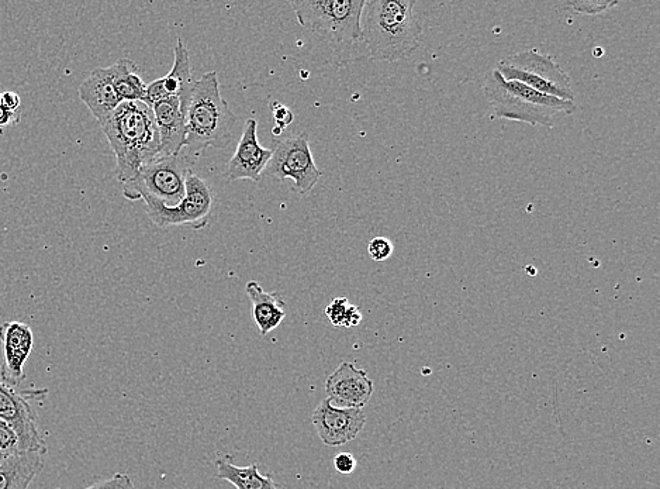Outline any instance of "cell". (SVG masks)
I'll return each mask as SVG.
<instances>
[{"label": "cell", "mask_w": 660, "mask_h": 489, "mask_svg": "<svg viewBox=\"0 0 660 489\" xmlns=\"http://www.w3.org/2000/svg\"><path fill=\"white\" fill-rule=\"evenodd\" d=\"M117 161V179L131 181L144 165L161 157L154 113L144 102H123L102 125Z\"/></svg>", "instance_id": "cell-1"}, {"label": "cell", "mask_w": 660, "mask_h": 489, "mask_svg": "<svg viewBox=\"0 0 660 489\" xmlns=\"http://www.w3.org/2000/svg\"><path fill=\"white\" fill-rule=\"evenodd\" d=\"M414 0H369L361 16L362 40L375 61L404 60L420 46L423 27Z\"/></svg>", "instance_id": "cell-2"}, {"label": "cell", "mask_w": 660, "mask_h": 489, "mask_svg": "<svg viewBox=\"0 0 660 489\" xmlns=\"http://www.w3.org/2000/svg\"><path fill=\"white\" fill-rule=\"evenodd\" d=\"M236 125L237 116L221 96L217 72L196 79L186 112L185 148L195 157L209 147L226 148L234 139Z\"/></svg>", "instance_id": "cell-3"}, {"label": "cell", "mask_w": 660, "mask_h": 489, "mask_svg": "<svg viewBox=\"0 0 660 489\" xmlns=\"http://www.w3.org/2000/svg\"><path fill=\"white\" fill-rule=\"evenodd\" d=\"M483 94L501 119L527 123L531 126H551L559 113H575V102L562 101L541 94L517 81H507L497 70L489 71L483 79Z\"/></svg>", "instance_id": "cell-4"}, {"label": "cell", "mask_w": 660, "mask_h": 489, "mask_svg": "<svg viewBox=\"0 0 660 489\" xmlns=\"http://www.w3.org/2000/svg\"><path fill=\"white\" fill-rule=\"evenodd\" d=\"M196 158L182 150L176 156L158 157L123 185L124 198L131 202L152 199L165 208H175L186 194L188 179Z\"/></svg>", "instance_id": "cell-5"}, {"label": "cell", "mask_w": 660, "mask_h": 489, "mask_svg": "<svg viewBox=\"0 0 660 489\" xmlns=\"http://www.w3.org/2000/svg\"><path fill=\"white\" fill-rule=\"evenodd\" d=\"M290 5L304 29L326 34L337 43L362 41L361 16L365 0H297Z\"/></svg>", "instance_id": "cell-6"}, {"label": "cell", "mask_w": 660, "mask_h": 489, "mask_svg": "<svg viewBox=\"0 0 660 489\" xmlns=\"http://www.w3.org/2000/svg\"><path fill=\"white\" fill-rule=\"evenodd\" d=\"M497 71L507 81H517L541 94L573 102L575 95L569 75L551 55L537 50L511 54L499 63Z\"/></svg>", "instance_id": "cell-7"}, {"label": "cell", "mask_w": 660, "mask_h": 489, "mask_svg": "<svg viewBox=\"0 0 660 489\" xmlns=\"http://www.w3.org/2000/svg\"><path fill=\"white\" fill-rule=\"evenodd\" d=\"M274 154L266 167L269 177L285 181L292 179L293 191L309 195L319 184L321 171L314 163L307 133L275 141Z\"/></svg>", "instance_id": "cell-8"}, {"label": "cell", "mask_w": 660, "mask_h": 489, "mask_svg": "<svg viewBox=\"0 0 660 489\" xmlns=\"http://www.w3.org/2000/svg\"><path fill=\"white\" fill-rule=\"evenodd\" d=\"M48 389L10 387L0 381V419L13 427L20 451L46 454V440L37 429V413L30 401L46 398Z\"/></svg>", "instance_id": "cell-9"}, {"label": "cell", "mask_w": 660, "mask_h": 489, "mask_svg": "<svg viewBox=\"0 0 660 489\" xmlns=\"http://www.w3.org/2000/svg\"><path fill=\"white\" fill-rule=\"evenodd\" d=\"M148 218L158 227L190 225L199 230L207 225L212 215L214 196L212 189L195 172L186 179V194L175 208H165L152 199H143Z\"/></svg>", "instance_id": "cell-10"}, {"label": "cell", "mask_w": 660, "mask_h": 489, "mask_svg": "<svg viewBox=\"0 0 660 489\" xmlns=\"http://www.w3.org/2000/svg\"><path fill=\"white\" fill-rule=\"evenodd\" d=\"M312 420L321 442L340 447L357 439L364 429L366 415L362 409L337 408L326 398L314 409Z\"/></svg>", "instance_id": "cell-11"}, {"label": "cell", "mask_w": 660, "mask_h": 489, "mask_svg": "<svg viewBox=\"0 0 660 489\" xmlns=\"http://www.w3.org/2000/svg\"><path fill=\"white\" fill-rule=\"evenodd\" d=\"M0 343L3 363L0 365V381L10 387H22L26 374L24 365L34 347L30 326L22 322H6L0 326Z\"/></svg>", "instance_id": "cell-12"}, {"label": "cell", "mask_w": 660, "mask_h": 489, "mask_svg": "<svg viewBox=\"0 0 660 489\" xmlns=\"http://www.w3.org/2000/svg\"><path fill=\"white\" fill-rule=\"evenodd\" d=\"M328 401L337 408L362 409L373 394V382L366 371L344 361L326 381Z\"/></svg>", "instance_id": "cell-13"}, {"label": "cell", "mask_w": 660, "mask_h": 489, "mask_svg": "<svg viewBox=\"0 0 660 489\" xmlns=\"http://www.w3.org/2000/svg\"><path fill=\"white\" fill-rule=\"evenodd\" d=\"M272 154H274V151L262 147L258 143L257 120L248 119L245 122L236 154L227 164L226 175L228 181L250 179V181L258 182L261 179L262 172L268 167Z\"/></svg>", "instance_id": "cell-14"}, {"label": "cell", "mask_w": 660, "mask_h": 489, "mask_svg": "<svg viewBox=\"0 0 660 489\" xmlns=\"http://www.w3.org/2000/svg\"><path fill=\"white\" fill-rule=\"evenodd\" d=\"M174 55V67L171 72L164 78L147 85L143 102L151 108L155 102L162 101L168 96H176L181 101L182 109L186 113L195 79H193L192 67H190L189 51L182 39L176 41Z\"/></svg>", "instance_id": "cell-15"}, {"label": "cell", "mask_w": 660, "mask_h": 489, "mask_svg": "<svg viewBox=\"0 0 660 489\" xmlns=\"http://www.w3.org/2000/svg\"><path fill=\"white\" fill-rule=\"evenodd\" d=\"M160 133L161 157L176 156L185 148L186 113L176 96H168L151 106Z\"/></svg>", "instance_id": "cell-16"}, {"label": "cell", "mask_w": 660, "mask_h": 489, "mask_svg": "<svg viewBox=\"0 0 660 489\" xmlns=\"http://www.w3.org/2000/svg\"><path fill=\"white\" fill-rule=\"evenodd\" d=\"M79 98L85 103L86 108L91 110L100 126L106 123L122 103L114 91L107 68H96L91 72V75L79 86Z\"/></svg>", "instance_id": "cell-17"}, {"label": "cell", "mask_w": 660, "mask_h": 489, "mask_svg": "<svg viewBox=\"0 0 660 489\" xmlns=\"http://www.w3.org/2000/svg\"><path fill=\"white\" fill-rule=\"evenodd\" d=\"M252 302V315L261 336L278 329L286 318L285 302L278 292H265L257 281H250L245 287Z\"/></svg>", "instance_id": "cell-18"}, {"label": "cell", "mask_w": 660, "mask_h": 489, "mask_svg": "<svg viewBox=\"0 0 660 489\" xmlns=\"http://www.w3.org/2000/svg\"><path fill=\"white\" fill-rule=\"evenodd\" d=\"M44 453L19 451L0 464V489H29L43 471Z\"/></svg>", "instance_id": "cell-19"}, {"label": "cell", "mask_w": 660, "mask_h": 489, "mask_svg": "<svg viewBox=\"0 0 660 489\" xmlns=\"http://www.w3.org/2000/svg\"><path fill=\"white\" fill-rule=\"evenodd\" d=\"M216 470L219 480L230 482L236 489H285L276 484L271 475L259 473L258 464L238 467L231 456L219 458L216 461Z\"/></svg>", "instance_id": "cell-20"}, {"label": "cell", "mask_w": 660, "mask_h": 489, "mask_svg": "<svg viewBox=\"0 0 660 489\" xmlns=\"http://www.w3.org/2000/svg\"><path fill=\"white\" fill-rule=\"evenodd\" d=\"M114 91L123 102H143L147 85L138 75V67L130 58H122L107 67Z\"/></svg>", "instance_id": "cell-21"}, {"label": "cell", "mask_w": 660, "mask_h": 489, "mask_svg": "<svg viewBox=\"0 0 660 489\" xmlns=\"http://www.w3.org/2000/svg\"><path fill=\"white\" fill-rule=\"evenodd\" d=\"M617 5V2H611V0H575V2L569 3V8L580 15L593 16L601 15Z\"/></svg>", "instance_id": "cell-22"}, {"label": "cell", "mask_w": 660, "mask_h": 489, "mask_svg": "<svg viewBox=\"0 0 660 489\" xmlns=\"http://www.w3.org/2000/svg\"><path fill=\"white\" fill-rule=\"evenodd\" d=\"M0 451L8 454V456L20 451L19 437H17L13 427L2 419H0Z\"/></svg>", "instance_id": "cell-23"}, {"label": "cell", "mask_w": 660, "mask_h": 489, "mask_svg": "<svg viewBox=\"0 0 660 489\" xmlns=\"http://www.w3.org/2000/svg\"><path fill=\"white\" fill-rule=\"evenodd\" d=\"M351 303L347 298H337L326 308V316L330 320L331 325L335 327H344L345 316H347L348 308Z\"/></svg>", "instance_id": "cell-24"}, {"label": "cell", "mask_w": 660, "mask_h": 489, "mask_svg": "<svg viewBox=\"0 0 660 489\" xmlns=\"http://www.w3.org/2000/svg\"><path fill=\"white\" fill-rule=\"evenodd\" d=\"M368 253L372 260L385 261L392 256L393 244L390 243V240H387L386 237H375V239L369 243Z\"/></svg>", "instance_id": "cell-25"}, {"label": "cell", "mask_w": 660, "mask_h": 489, "mask_svg": "<svg viewBox=\"0 0 660 489\" xmlns=\"http://www.w3.org/2000/svg\"><path fill=\"white\" fill-rule=\"evenodd\" d=\"M60 489V488H57ZM84 489H137L134 487L133 481L127 474L117 473L113 477L107 478L105 481L96 482L91 487Z\"/></svg>", "instance_id": "cell-26"}, {"label": "cell", "mask_w": 660, "mask_h": 489, "mask_svg": "<svg viewBox=\"0 0 660 489\" xmlns=\"http://www.w3.org/2000/svg\"><path fill=\"white\" fill-rule=\"evenodd\" d=\"M334 467L340 474H351L357 468V458L351 453L337 454L334 458Z\"/></svg>", "instance_id": "cell-27"}, {"label": "cell", "mask_w": 660, "mask_h": 489, "mask_svg": "<svg viewBox=\"0 0 660 489\" xmlns=\"http://www.w3.org/2000/svg\"><path fill=\"white\" fill-rule=\"evenodd\" d=\"M272 109H274V117H275V122H276V127L278 129H281L282 132L283 130L286 129L290 125V123L293 122V119H295V116H293L292 110L289 108H286V106L281 105V103H274L272 105Z\"/></svg>", "instance_id": "cell-28"}, {"label": "cell", "mask_w": 660, "mask_h": 489, "mask_svg": "<svg viewBox=\"0 0 660 489\" xmlns=\"http://www.w3.org/2000/svg\"><path fill=\"white\" fill-rule=\"evenodd\" d=\"M19 120V113L10 112L9 109H6L5 106L2 105V92H0V127L17 125Z\"/></svg>", "instance_id": "cell-29"}, {"label": "cell", "mask_w": 660, "mask_h": 489, "mask_svg": "<svg viewBox=\"0 0 660 489\" xmlns=\"http://www.w3.org/2000/svg\"><path fill=\"white\" fill-rule=\"evenodd\" d=\"M20 103H22V99H20V96L17 95L16 92H3L2 105L5 106L6 109H9L10 112H17V109L20 108Z\"/></svg>", "instance_id": "cell-30"}, {"label": "cell", "mask_w": 660, "mask_h": 489, "mask_svg": "<svg viewBox=\"0 0 660 489\" xmlns=\"http://www.w3.org/2000/svg\"><path fill=\"white\" fill-rule=\"evenodd\" d=\"M362 322V313L359 311L357 306L349 305L347 316H345L344 327L351 329V327H357L359 323Z\"/></svg>", "instance_id": "cell-31"}]
</instances>
